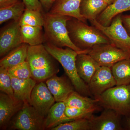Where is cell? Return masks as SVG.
<instances>
[{
	"label": "cell",
	"mask_w": 130,
	"mask_h": 130,
	"mask_svg": "<svg viewBox=\"0 0 130 130\" xmlns=\"http://www.w3.org/2000/svg\"><path fill=\"white\" fill-rule=\"evenodd\" d=\"M67 28L72 43L84 53L96 45L111 43L108 38L94 26L76 18L71 17L67 20Z\"/></svg>",
	"instance_id": "6da1fadb"
},
{
	"label": "cell",
	"mask_w": 130,
	"mask_h": 130,
	"mask_svg": "<svg viewBox=\"0 0 130 130\" xmlns=\"http://www.w3.org/2000/svg\"><path fill=\"white\" fill-rule=\"evenodd\" d=\"M26 60L30 66L32 78L37 82L46 81L59 71L56 60L43 44L29 46Z\"/></svg>",
	"instance_id": "7a4b0ae2"
},
{
	"label": "cell",
	"mask_w": 130,
	"mask_h": 130,
	"mask_svg": "<svg viewBox=\"0 0 130 130\" xmlns=\"http://www.w3.org/2000/svg\"><path fill=\"white\" fill-rule=\"evenodd\" d=\"M49 53L63 67L76 91L82 95L91 96L87 84L79 77L76 65V58L78 53L69 47H59L47 42L43 43Z\"/></svg>",
	"instance_id": "3957f363"
},
{
	"label": "cell",
	"mask_w": 130,
	"mask_h": 130,
	"mask_svg": "<svg viewBox=\"0 0 130 130\" xmlns=\"http://www.w3.org/2000/svg\"><path fill=\"white\" fill-rule=\"evenodd\" d=\"M71 17L44 13V42L48 43L59 47L70 48L79 54L84 53L75 46L69 37L67 22Z\"/></svg>",
	"instance_id": "277c9868"
},
{
	"label": "cell",
	"mask_w": 130,
	"mask_h": 130,
	"mask_svg": "<svg viewBox=\"0 0 130 130\" xmlns=\"http://www.w3.org/2000/svg\"><path fill=\"white\" fill-rule=\"evenodd\" d=\"M44 13L26 8L19 20L23 43L31 46L44 43Z\"/></svg>",
	"instance_id": "5b68a950"
},
{
	"label": "cell",
	"mask_w": 130,
	"mask_h": 130,
	"mask_svg": "<svg viewBox=\"0 0 130 130\" xmlns=\"http://www.w3.org/2000/svg\"><path fill=\"white\" fill-rule=\"evenodd\" d=\"M95 99L100 106L111 109L120 116L130 117V84L116 85Z\"/></svg>",
	"instance_id": "8992f818"
},
{
	"label": "cell",
	"mask_w": 130,
	"mask_h": 130,
	"mask_svg": "<svg viewBox=\"0 0 130 130\" xmlns=\"http://www.w3.org/2000/svg\"><path fill=\"white\" fill-rule=\"evenodd\" d=\"M122 14L115 16L108 26L101 25L96 19L89 21L108 38L111 44L118 48L130 52V36L123 26Z\"/></svg>",
	"instance_id": "52a82bcc"
},
{
	"label": "cell",
	"mask_w": 130,
	"mask_h": 130,
	"mask_svg": "<svg viewBox=\"0 0 130 130\" xmlns=\"http://www.w3.org/2000/svg\"><path fill=\"white\" fill-rule=\"evenodd\" d=\"M100 66L111 68L116 63L130 58V52L118 48L111 43L96 45L86 52Z\"/></svg>",
	"instance_id": "ba28073f"
},
{
	"label": "cell",
	"mask_w": 130,
	"mask_h": 130,
	"mask_svg": "<svg viewBox=\"0 0 130 130\" xmlns=\"http://www.w3.org/2000/svg\"><path fill=\"white\" fill-rule=\"evenodd\" d=\"M12 123V128L19 130H44L45 118L29 103H24Z\"/></svg>",
	"instance_id": "9c48e42d"
},
{
	"label": "cell",
	"mask_w": 130,
	"mask_h": 130,
	"mask_svg": "<svg viewBox=\"0 0 130 130\" xmlns=\"http://www.w3.org/2000/svg\"><path fill=\"white\" fill-rule=\"evenodd\" d=\"M23 43L19 21L12 20L3 27L0 32V56L6 55Z\"/></svg>",
	"instance_id": "30bf717a"
},
{
	"label": "cell",
	"mask_w": 130,
	"mask_h": 130,
	"mask_svg": "<svg viewBox=\"0 0 130 130\" xmlns=\"http://www.w3.org/2000/svg\"><path fill=\"white\" fill-rule=\"evenodd\" d=\"M88 85L91 94L94 98L116 86L111 68L100 66Z\"/></svg>",
	"instance_id": "8fae6325"
},
{
	"label": "cell",
	"mask_w": 130,
	"mask_h": 130,
	"mask_svg": "<svg viewBox=\"0 0 130 130\" xmlns=\"http://www.w3.org/2000/svg\"><path fill=\"white\" fill-rule=\"evenodd\" d=\"M55 101L54 96L44 81L36 84L31 93L30 105L42 116L46 118Z\"/></svg>",
	"instance_id": "7c38bea8"
},
{
	"label": "cell",
	"mask_w": 130,
	"mask_h": 130,
	"mask_svg": "<svg viewBox=\"0 0 130 130\" xmlns=\"http://www.w3.org/2000/svg\"><path fill=\"white\" fill-rule=\"evenodd\" d=\"M121 116L112 109H105L99 116L93 115L89 118L90 130H122Z\"/></svg>",
	"instance_id": "4fadbf2b"
},
{
	"label": "cell",
	"mask_w": 130,
	"mask_h": 130,
	"mask_svg": "<svg viewBox=\"0 0 130 130\" xmlns=\"http://www.w3.org/2000/svg\"><path fill=\"white\" fill-rule=\"evenodd\" d=\"M24 103L4 93L0 94V126L5 128L23 107Z\"/></svg>",
	"instance_id": "5bb4252c"
},
{
	"label": "cell",
	"mask_w": 130,
	"mask_h": 130,
	"mask_svg": "<svg viewBox=\"0 0 130 130\" xmlns=\"http://www.w3.org/2000/svg\"><path fill=\"white\" fill-rule=\"evenodd\" d=\"M46 83L56 102H64L75 89L70 80L56 75L46 80Z\"/></svg>",
	"instance_id": "9a60e30c"
},
{
	"label": "cell",
	"mask_w": 130,
	"mask_h": 130,
	"mask_svg": "<svg viewBox=\"0 0 130 130\" xmlns=\"http://www.w3.org/2000/svg\"><path fill=\"white\" fill-rule=\"evenodd\" d=\"M81 1L82 0H56L48 12L54 15L76 18L86 23L87 20L80 12Z\"/></svg>",
	"instance_id": "2e32d148"
},
{
	"label": "cell",
	"mask_w": 130,
	"mask_h": 130,
	"mask_svg": "<svg viewBox=\"0 0 130 130\" xmlns=\"http://www.w3.org/2000/svg\"><path fill=\"white\" fill-rule=\"evenodd\" d=\"M76 67L79 77L87 84L90 81L100 66L88 54H78L76 60Z\"/></svg>",
	"instance_id": "e0dca14e"
},
{
	"label": "cell",
	"mask_w": 130,
	"mask_h": 130,
	"mask_svg": "<svg viewBox=\"0 0 130 130\" xmlns=\"http://www.w3.org/2000/svg\"><path fill=\"white\" fill-rule=\"evenodd\" d=\"M128 11H130V0H115L113 3L108 5L96 20L101 25L108 26L115 16Z\"/></svg>",
	"instance_id": "ac0fdd59"
},
{
	"label": "cell",
	"mask_w": 130,
	"mask_h": 130,
	"mask_svg": "<svg viewBox=\"0 0 130 130\" xmlns=\"http://www.w3.org/2000/svg\"><path fill=\"white\" fill-rule=\"evenodd\" d=\"M66 108L64 102H57L51 107L44 120V129L51 130L61 124L73 120L66 115Z\"/></svg>",
	"instance_id": "d6986e66"
},
{
	"label": "cell",
	"mask_w": 130,
	"mask_h": 130,
	"mask_svg": "<svg viewBox=\"0 0 130 130\" xmlns=\"http://www.w3.org/2000/svg\"><path fill=\"white\" fill-rule=\"evenodd\" d=\"M11 76L14 96L24 103L30 104L31 95L37 81L32 78L20 79Z\"/></svg>",
	"instance_id": "ffe728a7"
},
{
	"label": "cell",
	"mask_w": 130,
	"mask_h": 130,
	"mask_svg": "<svg viewBox=\"0 0 130 130\" xmlns=\"http://www.w3.org/2000/svg\"><path fill=\"white\" fill-rule=\"evenodd\" d=\"M88 97L82 95L74 91L64 102L67 107L85 109L95 112L99 109L98 100Z\"/></svg>",
	"instance_id": "44dd1931"
},
{
	"label": "cell",
	"mask_w": 130,
	"mask_h": 130,
	"mask_svg": "<svg viewBox=\"0 0 130 130\" xmlns=\"http://www.w3.org/2000/svg\"><path fill=\"white\" fill-rule=\"evenodd\" d=\"M29 45L23 43L1 59L0 67L8 69L26 61Z\"/></svg>",
	"instance_id": "7402d4cb"
},
{
	"label": "cell",
	"mask_w": 130,
	"mask_h": 130,
	"mask_svg": "<svg viewBox=\"0 0 130 130\" xmlns=\"http://www.w3.org/2000/svg\"><path fill=\"white\" fill-rule=\"evenodd\" d=\"M108 6L103 0H82L80 13L87 20L96 19Z\"/></svg>",
	"instance_id": "603a6c76"
},
{
	"label": "cell",
	"mask_w": 130,
	"mask_h": 130,
	"mask_svg": "<svg viewBox=\"0 0 130 130\" xmlns=\"http://www.w3.org/2000/svg\"><path fill=\"white\" fill-rule=\"evenodd\" d=\"M25 9V5L20 0L8 6L0 8V24L9 20L19 21Z\"/></svg>",
	"instance_id": "cb8c5ba5"
},
{
	"label": "cell",
	"mask_w": 130,
	"mask_h": 130,
	"mask_svg": "<svg viewBox=\"0 0 130 130\" xmlns=\"http://www.w3.org/2000/svg\"><path fill=\"white\" fill-rule=\"evenodd\" d=\"M111 69L116 85L130 84V58L119 61Z\"/></svg>",
	"instance_id": "d4e9b609"
},
{
	"label": "cell",
	"mask_w": 130,
	"mask_h": 130,
	"mask_svg": "<svg viewBox=\"0 0 130 130\" xmlns=\"http://www.w3.org/2000/svg\"><path fill=\"white\" fill-rule=\"evenodd\" d=\"M89 118L76 119L59 125L51 130H90Z\"/></svg>",
	"instance_id": "484cf974"
},
{
	"label": "cell",
	"mask_w": 130,
	"mask_h": 130,
	"mask_svg": "<svg viewBox=\"0 0 130 130\" xmlns=\"http://www.w3.org/2000/svg\"><path fill=\"white\" fill-rule=\"evenodd\" d=\"M10 76L20 79L32 78L31 70L27 61L8 70Z\"/></svg>",
	"instance_id": "4316f807"
},
{
	"label": "cell",
	"mask_w": 130,
	"mask_h": 130,
	"mask_svg": "<svg viewBox=\"0 0 130 130\" xmlns=\"http://www.w3.org/2000/svg\"><path fill=\"white\" fill-rule=\"evenodd\" d=\"M0 90L3 93L14 96L11 78L7 69L0 67Z\"/></svg>",
	"instance_id": "83f0119b"
},
{
	"label": "cell",
	"mask_w": 130,
	"mask_h": 130,
	"mask_svg": "<svg viewBox=\"0 0 130 130\" xmlns=\"http://www.w3.org/2000/svg\"><path fill=\"white\" fill-rule=\"evenodd\" d=\"M25 5L26 8L32 10H38L44 12L41 3L39 0H22Z\"/></svg>",
	"instance_id": "f1b7e54d"
},
{
	"label": "cell",
	"mask_w": 130,
	"mask_h": 130,
	"mask_svg": "<svg viewBox=\"0 0 130 130\" xmlns=\"http://www.w3.org/2000/svg\"><path fill=\"white\" fill-rule=\"evenodd\" d=\"M122 23L126 31L130 36V14L121 15Z\"/></svg>",
	"instance_id": "f546056e"
},
{
	"label": "cell",
	"mask_w": 130,
	"mask_h": 130,
	"mask_svg": "<svg viewBox=\"0 0 130 130\" xmlns=\"http://www.w3.org/2000/svg\"><path fill=\"white\" fill-rule=\"evenodd\" d=\"M41 3L43 10L48 12L50 10L56 0H39Z\"/></svg>",
	"instance_id": "4dcf8cb0"
},
{
	"label": "cell",
	"mask_w": 130,
	"mask_h": 130,
	"mask_svg": "<svg viewBox=\"0 0 130 130\" xmlns=\"http://www.w3.org/2000/svg\"><path fill=\"white\" fill-rule=\"evenodd\" d=\"M19 0H0V8L6 7L16 3Z\"/></svg>",
	"instance_id": "1f68e13d"
},
{
	"label": "cell",
	"mask_w": 130,
	"mask_h": 130,
	"mask_svg": "<svg viewBox=\"0 0 130 130\" xmlns=\"http://www.w3.org/2000/svg\"><path fill=\"white\" fill-rule=\"evenodd\" d=\"M105 3L107 4L108 5H109L113 3L115 0H103Z\"/></svg>",
	"instance_id": "d6a6232c"
},
{
	"label": "cell",
	"mask_w": 130,
	"mask_h": 130,
	"mask_svg": "<svg viewBox=\"0 0 130 130\" xmlns=\"http://www.w3.org/2000/svg\"><path fill=\"white\" fill-rule=\"evenodd\" d=\"M126 126L127 128L130 130V117L127 118V121H126Z\"/></svg>",
	"instance_id": "836d02e7"
}]
</instances>
